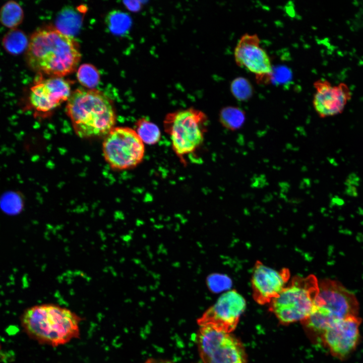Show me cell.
<instances>
[{"instance_id":"13","label":"cell","mask_w":363,"mask_h":363,"mask_svg":"<svg viewBox=\"0 0 363 363\" xmlns=\"http://www.w3.org/2000/svg\"><path fill=\"white\" fill-rule=\"evenodd\" d=\"M290 271L284 268L277 271L257 261L251 278L253 296L259 304H269L286 286L290 278Z\"/></svg>"},{"instance_id":"21","label":"cell","mask_w":363,"mask_h":363,"mask_svg":"<svg viewBox=\"0 0 363 363\" xmlns=\"http://www.w3.org/2000/svg\"><path fill=\"white\" fill-rule=\"evenodd\" d=\"M230 91L238 101H246L253 96L254 88L247 78L243 77L235 78L230 84Z\"/></svg>"},{"instance_id":"7","label":"cell","mask_w":363,"mask_h":363,"mask_svg":"<svg viewBox=\"0 0 363 363\" xmlns=\"http://www.w3.org/2000/svg\"><path fill=\"white\" fill-rule=\"evenodd\" d=\"M102 150L109 166L118 170L137 166L145 155L144 143L135 130L126 127L113 128L106 135Z\"/></svg>"},{"instance_id":"17","label":"cell","mask_w":363,"mask_h":363,"mask_svg":"<svg viewBox=\"0 0 363 363\" xmlns=\"http://www.w3.org/2000/svg\"><path fill=\"white\" fill-rule=\"evenodd\" d=\"M246 119L245 112L237 106H225L221 109L219 114V120L221 125L231 131L241 128Z\"/></svg>"},{"instance_id":"1","label":"cell","mask_w":363,"mask_h":363,"mask_svg":"<svg viewBox=\"0 0 363 363\" xmlns=\"http://www.w3.org/2000/svg\"><path fill=\"white\" fill-rule=\"evenodd\" d=\"M81 57L79 45L72 36L51 25L41 27L32 34L25 52L29 68L50 77L74 72Z\"/></svg>"},{"instance_id":"26","label":"cell","mask_w":363,"mask_h":363,"mask_svg":"<svg viewBox=\"0 0 363 363\" xmlns=\"http://www.w3.org/2000/svg\"><path fill=\"white\" fill-rule=\"evenodd\" d=\"M1 344H0V351H1Z\"/></svg>"},{"instance_id":"3","label":"cell","mask_w":363,"mask_h":363,"mask_svg":"<svg viewBox=\"0 0 363 363\" xmlns=\"http://www.w3.org/2000/svg\"><path fill=\"white\" fill-rule=\"evenodd\" d=\"M66 109L76 133L81 138L106 135L115 123L111 101L95 89L75 90L68 100Z\"/></svg>"},{"instance_id":"16","label":"cell","mask_w":363,"mask_h":363,"mask_svg":"<svg viewBox=\"0 0 363 363\" xmlns=\"http://www.w3.org/2000/svg\"><path fill=\"white\" fill-rule=\"evenodd\" d=\"M24 17L22 8L15 1H8L0 9V23L10 29L17 28L23 22Z\"/></svg>"},{"instance_id":"18","label":"cell","mask_w":363,"mask_h":363,"mask_svg":"<svg viewBox=\"0 0 363 363\" xmlns=\"http://www.w3.org/2000/svg\"><path fill=\"white\" fill-rule=\"evenodd\" d=\"M81 14L73 8H65L56 19L57 28L63 33L72 36L79 29L81 22Z\"/></svg>"},{"instance_id":"25","label":"cell","mask_w":363,"mask_h":363,"mask_svg":"<svg viewBox=\"0 0 363 363\" xmlns=\"http://www.w3.org/2000/svg\"><path fill=\"white\" fill-rule=\"evenodd\" d=\"M143 363H174L171 361L168 360H165L162 359H155L150 358L146 360Z\"/></svg>"},{"instance_id":"19","label":"cell","mask_w":363,"mask_h":363,"mask_svg":"<svg viewBox=\"0 0 363 363\" xmlns=\"http://www.w3.org/2000/svg\"><path fill=\"white\" fill-rule=\"evenodd\" d=\"M135 128V131L144 144L155 145L161 139V133L159 127L146 117L139 119L136 123Z\"/></svg>"},{"instance_id":"5","label":"cell","mask_w":363,"mask_h":363,"mask_svg":"<svg viewBox=\"0 0 363 363\" xmlns=\"http://www.w3.org/2000/svg\"><path fill=\"white\" fill-rule=\"evenodd\" d=\"M208 117L202 111L190 107L167 114L163 121L165 132L172 150L181 162L194 154L203 143L207 130Z\"/></svg>"},{"instance_id":"22","label":"cell","mask_w":363,"mask_h":363,"mask_svg":"<svg viewBox=\"0 0 363 363\" xmlns=\"http://www.w3.org/2000/svg\"><path fill=\"white\" fill-rule=\"evenodd\" d=\"M77 79L81 85L89 89L94 88L99 83L100 75L96 68L91 64H83L78 68Z\"/></svg>"},{"instance_id":"6","label":"cell","mask_w":363,"mask_h":363,"mask_svg":"<svg viewBox=\"0 0 363 363\" xmlns=\"http://www.w3.org/2000/svg\"><path fill=\"white\" fill-rule=\"evenodd\" d=\"M316 277L295 276L270 304V310L282 324L305 321L311 315L319 292Z\"/></svg>"},{"instance_id":"15","label":"cell","mask_w":363,"mask_h":363,"mask_svg":"<svg viewBox=\"0 0 363 363\" xmlns=\"http://www.w3.org/2000/svg\"><path fill=\"white\" fill-rule=\"evenodd\" d=\"M29 39L23 31L17 28L10 29L5 34L2 39V45L8 53L17 55L24 51L26 52Z\"/></svg>"},{"instance_id":"9","label":"cell","mask_w":363,"mask_h":363,"mask_svg":"<svg viewBox=\"0 0 363 363\" xmlns=\"http://www.w3.org/2000/svg\"><path fill=\"white\" fill-rule=\"evenodd\" d=\"M246 307V300L241 294L235 290L227 291L204 312L197 323L200 327L230 333L236 327Z\"/></svg>"},{"instance_id":"4","label":"cell","mask_w":363,"mask_h":363,"mask_svg":"<svg viewBox=\"0 0 363 363\" xmlns=\"http://www.w3.org/2000/svg\"><path fill=\"white\" fill-rule=\"evenodd\" d=\"M319 288L312 313L304 321L308 328L321 334L339 320L358 316L357 298L340 282L324 279L319 282Z\"/></svg>"},{"instance_id":"23","label":"cell","mask_w":363,"mask_h":363,"mask_svg":"<svg viewBox=\"0 0 363 363\" xmlns=\"http://www.w3.org/2000/svg\"><path fill=\"white\" fill-rule=\"evenodd\" d=\"M206 282L210 290L215 293L227 290L231 285V281L228 277L218 273L209 275Z\"/></svg>"},{"instance_id":"10","label":"cell","mask_w":363,"mask_h":363,"mask_svg":"<svg viewBox=\"0 0 363 363\" xmlns=\"http://www.w3.org/2000/svg\"><path fill=\"white\" fill-rule=\"evenodd\" d=\"M234 56L238 66L247 68L255 75L257 84L270 83L273 76L272 64L267 53L260 46L257 34L243 35L235 47Z\"/></svg>"},{"instance_id":"24","label":"cell","mask_w":363,"mask_h":363,"mask_svg":"<svg viewBox=\"0 0 363 363\" xmlns=\"http://www.w3.org/2000/svg\"><path fill=\"white\" fill-rule=\"evenodd\" d=\"M126 7L132 11H138L141 8V3L139 1L124 2Z\"/></svg>"},{"instance_id":"8","label":"cell","mask_w":363,"mask_h":363,"mask_svg":"<svg viewBox=\"0 0 363 363\" xmlns=\"http://www.w3.org/2000/svg\"><path fill=\"white\" fill-rule=\"evenodd\" d=\"M200 356L204 363H247L241 342L233 335L200 327L197 335Z\"/></svg>"},{"instance_id":"14","label":"cell","mask_w":363,"mask_h":363,"mask_svg":"<svg viewBox=\"0 0 363 363\" xmlns=\"http://www.w3.org/2000/svg\"><path fill=\"white\" fill-rule=\"evenodd\" d=\"M313 85L316 92L313 105L321 118L341 113L351 98V91L345 83L333 86L328 80L320 79L314 82Z\"/></svg>"},{"instance_id":"12","label":"cell","mask_w":363,"mask_h":363,"mask_svg":"<svg viewBox=\"0 0 363 363\" xmlns=\"http://www.w3.org/2000/svg\"><path fill=\"white\" fill-rule=\"evenodd\" d=\"M71 94L69 83L62 77L41 78L30 88L28 102L36 111L46 112L68 100Z\"/></svg>"},{"instance_id":"20","label":"cell","mask_w":363,"mask_h":363,"mask_svg":"<svg viewBox=\"0 0 363 363\" xmlns=\"http://www.w3.org/2000/svg\"><path fill=\"white\" fill-rule=\"evenodd\" d=\"M105 22L109 30L117 35L125 33L131 25L130 17L127 14L117 10L110 12L106 16Z\"/></svg>"},{"instance_id":"11","label":"cell","mask_w":363,"mask_h":363,"mask_svg":"<svg viewBox=\"0 0 363 363\" xmlns=\"http://www.w3.org/2000/svg\"><path fill=\"white\" fill-rule=\"evenodd\" d=\"M361 322L358 316L349 317L334 323L320 334L323 343L333 356L343 360L355 351L360 338Z\"/></svg>"},{"instance_id":"2","label":"cell","mask_w":363,"mask_h":363,"mask_svg":"<svg viewBox=\"0 0 363 363\" xmlns=\"http://www.w3.org/2000/svg\"><path fill=\"white\" fill-rule=\"evenodd\" d=\"M82 320L71 310L52 304L28 308L20 317L22 328L30 338L53 347L79 338Z\"/></svg>"}]
</instances>
